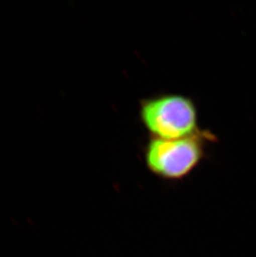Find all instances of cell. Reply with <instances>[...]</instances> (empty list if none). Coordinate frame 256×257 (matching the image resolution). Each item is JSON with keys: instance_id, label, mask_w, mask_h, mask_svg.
Wrapping results in <instances>:
<instances>
[{"instance_id": "6da1fadb", "label": "cell", "mask_w": 256, "mask_h": 257, "mask_svg": "<svg viewBox=\"0 0 256 257\" xmlns=\"http://www.w3.org/2000/svg\"><path fill=\"white\" fill-rule=\"evenodd\" d=\"M215 139L210 132L201 129L181 139L150 138L144 148L146 167L159 179L181 182L202 163L208 143Z\"/></svg>"}, {"instance_id": "7a4b0ae2", "label": "cell", "mask_w": 256, "mask_h": 257, "mask_svg": "<svg viewBox=\"0 0 256 257\" xmlns=\"http://www.w3.org/2000/svg\"><path fill=\"white\" fill-rule=\"evenodd\" d=\"M139 116L150 138L177 139L199 131L193 100L181 94H159L139 103Z\"/></svg>"}]
</instances>
